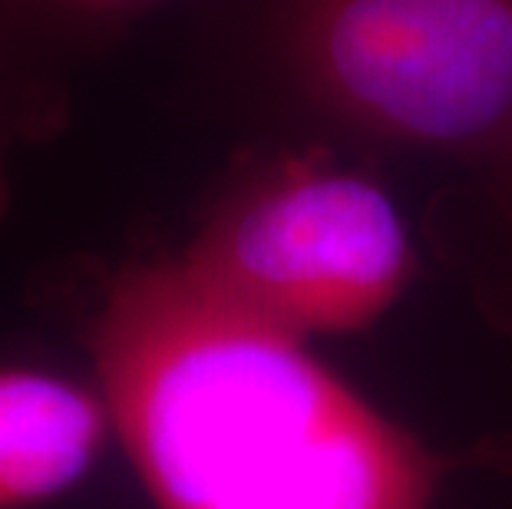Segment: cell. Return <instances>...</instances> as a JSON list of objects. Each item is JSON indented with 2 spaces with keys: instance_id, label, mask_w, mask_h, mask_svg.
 Segmentation results:
<instances>
[{
  "instance_id": "obj_3",
  "label": "cell",
  "mask_w": 512,
  "mask_h": 509,
  "mask_svg": "<svg viewBox=\"0 0 512 509\" xmlns=\"http://www.w3.org/2000/svg\"><path fill=\"white\" fill-rule=\"evenodd\" d=\"M179 258L232 305L301 341L370 328L417 268L387 192L308 156L235 182Z\"/></svg>"
},
{
  "instance_id": "obj_4",
  "label": "cell",
  "mask_w": 512,
  "mask_h": 509,
  "mask_svg": "<svg viewBox=\"0 0 512 509\" xmlns=\"http://www.w3.org/2000/svg\"><path fill=\"white\" fill-rule=\"evenodd\" d=\"M110 410L67 377L0 367V509L67 493L100 457Z\"/></svg>"
},
{
  "instance_id": "obj_5",
  "label": "cell",
  "mask_w": 512,
  "mask_h": 509,
  "mask_svg": "<svg viewBox=\"0 0 512 509\" xmlns=\"http://www.w3.org/2000/svg\"><path fill=\"white\" fill-rule=\"evenodd\" d=\"M159 4L166 0H0V14L20 27L80 34L126 24Z\"/></svg>"
},
{
  "instance_id": "obj_2",
  "label": "cell",
  "mask_w": 512,
  "mask_h": 509,
  "mask_svg": "<svg viewBox=\"0 0 512 509\" xmlns=\"http://www.w3.org/2000/svg\"><path fill=\"white\" fill-rule=\"evenodd\" d=\"M278 47L337 123L512 169V0H285Z\"/></svg>"
},
{
  "instance_id": "obj_6",
  "label": "cell",
  "mask_w": 512,
  "mask_h": 509,
  "mask_svg": "<svg viewBox=\"0 0 512 509\" xmlns=\"http://www.w3.org/2000/svg\"><path fill=\"white\" fill-rule=\"evenodd\" d=\"M7 139H10V133H7V100H0V149L7 146ZM0 186H4V179H0Z\"/></svg>"
},
{
  "instance_id": "obj_7",
  "label": "cell",
  "mask_w": 512,
  "mask_h": 509,
  "mask_svg": "<svg viewBox=\"0 0 512 509\" xmlns=\"http://www.w3.org/2000/svg\"><path fill=\"white\" fill-rule=\"evenodd\" d=\"M503 186H506V192L512 196V169H506V172H503Z\"/></svg>"
},
{
  "instance_id": "obj_1",
  "label": "cell",
  "mask_w": 512,
  "mask_h": 509,
  "mask_svg": "<svg viewBox=\"0 0 512 509\" xmlns=\"http://www.w3.org/2000/svg\"><path fill=\"white\" fill-rule=\"evenodd\" d=\"M110 424L156 509H430L437 457L182 258L129 262L90 318Z\"/></svg>"
}]
</instances>
